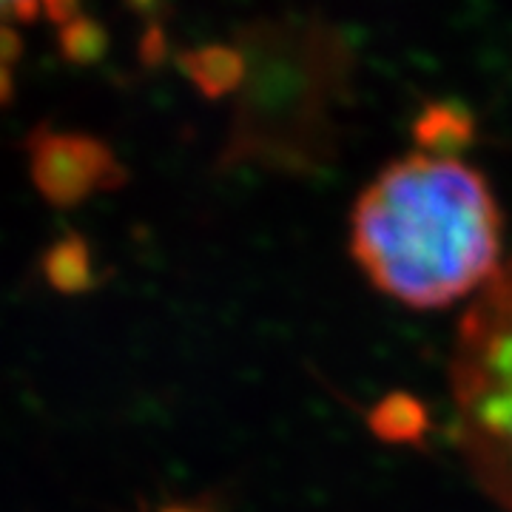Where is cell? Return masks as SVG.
I'll use <instances>...</instances> for the list:
<instances>
[{"mask_svg": "<svg viewBox=\"0 0 512 512\" xmlns=\"http://www.w3.org/2000/svg\"><path fill=\"white\" fill-rule=\"evenodd\" d=\"M350 256L404 308L441 311L476 299L507 262L493 185L461 157L410 151L353 202Z\"/></svg>", "mask_w": 512, "mask_h": 512, "instance_id": "1", "label": "cell"}, {"mask_svg": "<svg viewBox=\"0 0 512 512\" xmlns=\"http://www.w3.org/2000/svg\"><path fill=\"white\" fill-rule=\"evenodd\" d=\"M12 92H15V83H12V69L0 63V106L12 100Z\"/></svg>", "mask_w": 512, "mask_h": 512, "instance_id": "11", "label": "cell"}, {"mask_svg": "<svg viewBox=\"0 0 512 512\" xmlns=\"http://www.w3.org/2000/svg\"><path fill=\"white\" fill-rule=\"evenodd\" d=\"M413 137H416L419 151H424V154L458 157V151H464L476 140V117L461 103L436 100L416 117Z\"/></svg>", "mask_w": 512, "mask_h": 512, "instance_id": "4", "label": "cell"}, {"mask_svg": "<svg viewBox=\"0 0 512 512\" xmlns=\"http://www.w3.org/2000/svg\"><path fill=\"white\" fill-rule=\"evenodd\" d=\"M26 148L37 191L57 208H74L97 191L126 183L114 151L89 134L37 128Z\"/></svg>", "mask_w": 512, "mask_h": 512, "instance_id": "3", "label": "cell"}, {"mask_svg": "<svg viewBox=\"0 0 512 512\" xmlns=\"http://www.w3.org/2000/svg\"><path fill=\"white\" fill-rule=\"evenodd\" d=\"M157 512H214L205 504H191V501H174V504H163Z\"/></svg>", "mask_w": 512, "mask_h": 512, "instance_id": "12", "label": "cell"}, {"mask_svg": "<svg viewBox=\"0 0 512 512\" xmlns=\"http://www.w3.org/2000/svg\"><path fill=\"white\" fill-rule=\"evenodd\" d=\"M450 402L467 473L495 507L512 512V256L461 313Z\"/></svg>", "mask_w": 512, "mask_h": 512, "instance_id": "2", "label": "cell"}, {"mask_svg": "<svg viewBox=\"0 0 512 512\" xmlns=\"http://www.w3.org/2000/svg\"><path fill=\"white\" fill-rule=\"evenodd\" d=\"M60 49L77 66H89L97 63L109 49V35L100 23L89 18H72L69 23L60 26Z\"/></svg>", "mask_w": 512, "mask_h": 512, "instance_id": "8", "label": "cell"}, {"mask_svg": "<svg viewBox=\"0 0 512 512\" xmlns=\"http://www.w3.org/2000/svg\"><path fill=\"white\" fill-rule=\"evenodd\" d=\"M188 80L205 97H222L237 92L248 77V57L237 46H202L180 57Z\"/></svg>", "mask_w": 512, "mask_h": 512, "instance_id": "5", "label": "cell"}, {"mask_svg": "<svg viewBox=\"0 0 512 512\" xmlns=\"http://www.w3.org/2000/svg\"><path fill=\"white\" fill-rule=\"evenodd\" d=\"M37 12V6H9L0 3V23H9V18H32Z\"/></svg>", "mask_w": 512, "mask_h": 512, "instance_id": "10", "label": "cell"}, {"mask_svg": "<svg viewBox=\"0 0 512 512\" xmlns=\"http://www.w3.org/2000/svg\"><path fill=\"white\" fill-rule=\"evenodd\" d=\"M427 424L424 404L410 393H390L370 410V430L387 444H416Z\"/></svg>", "mask_w": 512, "mask_h": 512, "instance_id": "7", "label": "cell"}, {"mask_svg": "<svg viewBox=\"0 0 512 512\" xmlns=\"http://www.w3.org/2000/svg\"><path fill=\"white\" fill-rule=\"evenodd\" d=\"M20 55H23V40H20V35L9 23H0V63L3 66H12Z\"/></svg>", "mask_w": 512, "mask_h": 512, "instance_id": "9", "label": "cell"}, {"mask_svg": "<svg viewBox=\"0 0 512 512\" xmlns=\"http://www.w3.org/2000/svg\"><path fill=\"white\" fill-rule=\"evenodd\" d=\"M43 274L60 293H86L94 285L92 251L74 234H66L49 245L43 256Z\"/></svg>", "mask_w": 512, "mask_h": 512, "instance_id": "6", "label": "cell"}]
</instances>
